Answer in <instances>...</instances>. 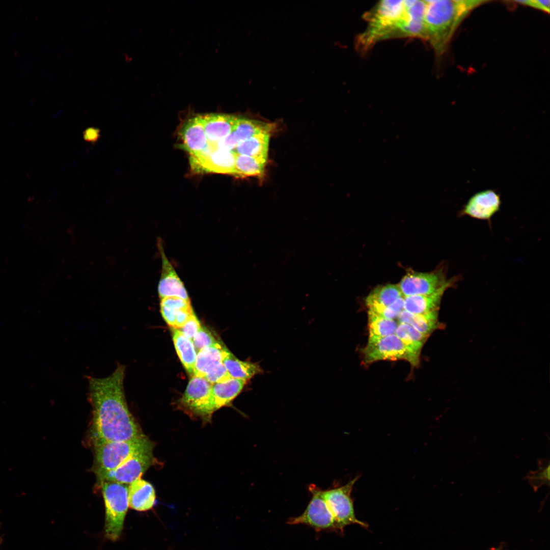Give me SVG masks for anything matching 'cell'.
<instances>
[{
    "label": "cell",
    "instance_id": "277c9868",
    "mask_svg": "<svg viewBox=\"0 0 550 550\" xmlns=\"http://www.w3.org/2000/svg\"><path fill=\"white\" fill-rule=\"evenodd\" d=\"M154 446L144 435L133 439L108 442L93 446V471L97 475L114 470L134 454Z\"/></svg>",
    "mask_w": 550,
    "mask_h": 550
},
{
    "label": "cell",
    "instance_id": "5bb4252c",
    "mask_svg": "<svg viewBox=\"0 0 550 550\" xmlns=\"http://www.w3.org/2000/svg\"><path fill=\"white\" fill-rule=\"evenodd\" d=\"M179 136L182 143L181 147L190 156L199 154L209 145L201 115L185 122L180 130Z\"/></svg>",
    "mask_w": 550,
    "mask_h": 550
},
{
    "label": "cell",
    "instance_id": "d4e9b609",
    "mask_svg": "<svg viewBox=\"0 0 550 550\" xmlns=\"http://www.w3.org/2000/svg\"><path fill=\"white\" fill-rule=\"evenodd\" d=\"M226 348L219 342L201 350L197 353L192 376L203 377L207 369L212 364L222 362Z\"/></svg>",
    "mask_w": 550,
    "mask_h": 550
},
{
    "label": "cell",
    "instance_id": "d6986e66",
    "mask_svg": "<svg viewBox=\"0 0 550 550\" xmlns=\"http://www.w3.org/2000/svg\"><path fill=\"white\" fill-rule=\"evenodd\" d=\"M246 382L244 380L231 378L225 382L212 384L210 396L213 412L231 404L240 393Z\"/></svg>",
    "mask_w": 550,
    "mask_h": 550
},
{
    "label": "cell",
    "instance_id": "1f68e13d",
    "mask_svg": "<svg viewBox=\"0 0 550 550\" xmlns=\"http://www.w3.org/2000/svg\"><path fill=\"white\" fill-rule=\"evenodd\" d=\"M192 341L197 353L202 349L217 342L211 333L202 326L194 336Z\"/></svg>",
    "mask_w": 550,
    "mask_h": 550
},
{
    "label": "cell",
    "instance_id": "ac0fdd59",
    "mask_svg": "<svg viewBox=\"0 0 550 550\" xmlns=\"http://www.w3.org/2000/svg\"><path fill=\"white\" fill-rule=\"evenodd\" d=\"M204 130L209 143L215 144L233 130L237 117L226 114L201 115Z\"/></svg>",
    "mask_w": 550,
    "mask_h": 550
},
{
    "label": "cell",
    "instance_id": "8fae6325",
    "mask_svg": "<svg viewBox=\"0 0 550 550\" xmlns=\"http://www.w3.org/2000/svg\"><path fill=\"white\" fill-rule=\"evenodd\" d=\"M236 154L217 149L213 144L202 152L190 156L191 169L196 173H214L234 174Z\"/></svg>",
    "mask_w": 550,
    "mask_h": 550
},
{
    "label": "cell",
    "instance_id": "7c38bea8",
    "mask_svg": "<svg viewBox=\"0 0 550 550\" xmlns=\"http://www.w3.org/2000/svg\"><path fill=\"white\" fill-rule=\"evenodd\" d=\"M445 266L430 272H410L405 275L398 284L404 297L433 293L446 285Z\"/></svg>",
    "mask_w": 550,
    "mask_h": 550
},
{
    "label": "cell",
    "instance_id": "30bf717a",
    "mask_svg": "<svg viewBox=\"0 0 550 550\" xmlns=\"http://www.w3.org/2000/svg\"><path fill=\"white\" fill-rule=\"evenodd\" d=\"M153 448L134 454L114 470L96 475L98 485L105 481L129 485L141 478L154 463Z\"/></svg>",
    "mask_w": 550,
    "mask_h": 550
},
{
    "label": "cell",
    "instance_id": "603a6c76",
    "mask_svg": "<svg viewBox=\"0 0 550 550\" xmlns=\"http://www.w3.org/2000/svg\"><path fill=\"white\" fill-rule=\"evenodd\" d=\"M172 330L178 355L186 370L193 376L197 355L193 341L185 337L179 329L172 328Z\"/></svg>",
    "mask_w": 550,
    "mask_h": 550
},
{
    "label": "cell",
    "instance_id": "74e56055",
    "mask_svg": "<svg viewBox=\"0 0 550 550\" xmlns=\"http://www.w3.org/2000/svg\"><path fill=\"white\" fill-rule=\"evenodd\" d=\"M549 465H548L544 470L530 476V480L533 482L538 483V484L541 483V484H546V482L549 483Z\"/></svg>",
    "mask_w": 550,
    "mask_h": 550
},
{
    "label": "cell",
    "instance_id": "52a82bcc",
    "mask_svg": "<svg viewBox=\"0 0 550 550\" xmlns=\"http://www.w3.org/2000/svg\"><path fill=\"white\" fill-rule=\"evenodd\" d=\"M212 384L204 377L192 376L179 400V406L192 419L203 423L211 422L213 411L210 391Z\"/></svg>",
    "mask_w": 550,
    "mask_h": 550
},
{
    "label": "cell",
    "instance_id": "f35d334b",
    "mask_svg": "<svg viewBox=\"0 0 550 550\" xmlns=\"http://www.w3.org/2000/svg\"><path fill=\"white\" fill-rule=\"evenodd\" d=\"M100 136V131L97 128L91 127L86 129L83 134L84 139L91 143L96 142Z\"/></svg>",
    "mask_w": 550,
    "mask_h": 550
},
{
    "label": "cell",
    "instance_id": "60d3db41",
    "mask_svg": "<svg viewBox=\"0 0 550 550\" xmlns=\"http://www.w3.org/2000/svg\"><path fill=\"white\" fill-rule=\"evenodd\" d=\"M72 49V47L70 44H65L63 50L65 54L69 55L71 52Z\"/></svg>",
    "mask_w": 550,
    "mask_h": 550
},
{
    "label": "cell",
    "instance_id": "e575fe53",
    "mask_svg": "<svg viewBox=\"0 0 550 550\" xmlns=\"http://www.w3.org/2000/svg\"><path fill=\"white\" fill-rule=\"evenodd\" d=\"M238 142L232 134V132L225 138L222 139L215 144H213L217 149L233 151Z\"/></svg>",
    "mask_w": 550,
    "mask_h": 550
},
{
    "label": "cell",
    "instance_id": "484cf974",
    "mask_svg": "<svg viewBox=\"0 0 550 550\" xmlns=\"http://www.w3.org/2000/svg\"><path fill=\"white\" fill-rule=\"evenodd\" d=\"M395 334L415 355L420 358L421 349L428 338L405 323L398 324Z\"/></svg>",
    "mask_w": 550,
    "mask_h": 550
},
{
    "label": "cell",
    "instance_id": "3957f363",
    "mask_svg": "<svg viewBox=\"0 0 550 550\" xmlns=\"http://www.w3.org/2000/svg\"><path fill=\"white\" fill-rule=\"evenodd\" d=\"M367 26L356 37L355 48L365 53L377 42L392 38H405L406 17L405 2H378L364 15Z\"/></svg>",
    "mask_w": 550,
    "mask_h": 550
},
{
    "label": "cell",
    "instance_id": "4fadbf2b",
    "mask_svg": "<svg viewBox=\"0 0 550 550\" xmlns=\"http://www.w3.org/2000/svg\"><path fill=\"white\" fill-rule=\"evenodd\" d=\"M500 195L493 189H487L473 195L459 211L458 216H468L479 220L490 222L500 210Z\"/></svg>",
    "mask_w": 550,
    "mask_h": 550
},
{
    "label": "cell",
    "instance_id": "836d02e7",
    "mask_svg": "<svg viewBox=\"0 0 550 550\" xmlns=\"http://www.w3.org/2000/svg\"><path fill=\"white\" fill-rule=\"evenodd\" d=\"M194 313H195L191 306L176 310V324L174 328L179 329L182 327Z\"/></svg>",
    "mask_w": 550,
    "mask_h": 550
},
{
    "label": "cell",
    "instance_id": "83f0119b",
    "mask_svg": "<svg viewBox=\"0 0 550 550\" xmlns=\"http://www.w3.org/2000/svg\"><path fill=\"white\" fill-rule=\"evenodd\" d=\"M368 341L395 334L398 325L395 320L387 319L368 311Z\"/></svg>",
    "mask_w": 550,
    "mask_h": 550
},
{
    "label": "cell",
    "instance_id": "4316f807",
    "mask_svg": "<svg viewBox=\"0 0 550 550\" xmlns=\"http://www.w3.org/2000/svg\"><path fill=\"white\" fill-rule=\"evenodd\" d=\"M272 128L269 123L237 117L232 134L238 143L261 132L270 133Z\"/></svg>",
    "mask_w": 550,
    "mask_h": 550
},
{
    "label": "cell",
    "instance_id": "9a60e30c",
    "mask_svg": "<svg viewBox=\"0 0 550 550\" xmlns=\"http://www.w3.org/2000/svg\"><path fill=\"white\" fill-rule=\"evenodd\" d=\"M158 246L162 260L161 274L158 286L160 298L177 297L189 300L183 282L167 258L160 242Z\"/></svg>",
    "mask_w": 550,
    "mask_h": 550
},
{
    "label": "cell",
    "instance_id": "44dd1931",
    "mask_svg": "<svg viewBox=\"0 0 550 550\" xmlns=\"http://www.w3.org/2000/svg\"><path fill=\"white\" fill-rule=\"evenodd\" d=\"M270 133L261 132L239 142L233 152L267 161Z\"/></svg>",
    "mask_w": 550,
    "mask_h": 550
},
{
    "label": "cell",
    "instance_id": "ffe728a7",
    "mask_svg": "<svg viewBox=\"0 0 550 550\" xmlns=\"http://www.w3.org/2000/svg\"><path fill=\"white\" fill-rule=\"evenodd\" d=\"M222 362L231 377L234 378L248 381L262 372L261 368L257 363L241 361L227 348L224 352Z\"/></svg>",
    "mask_w": 550,
    "mask_h": 550
},
{
    "label": "cell",
    "instance_id": "7a4b0ae2",
    "mask_svg": "<svg viewBox=\"0 0 550 550\" xmlns=\"http://www.w3.org/2000/svg\"><path fill=\"white\" fill-rule=\"evenodd\" d=\"M424 40L437 57L443 54L458 26L474 9L488 1H424Z\"/></svg>",
    "mask_w": 550,
    "mask_h": 550
},
{
    "label": "cell",
    "instance_id": "b9f144b4",
    "mask_svg": "<svg viewBox=\"0 0 550 550\" xmlns=\"http://www.w3.org/2000/svg\"><path fill=\"white\" fill-rule=\"evenodd\" d=\"M491 550H500V549L499 548H496V549H491Z\"/></svg>",
    "mask_w": 550,
    "mask_h": 550
},
{
    "label": "cell",
    "instance_id": "7402d4cb",
    "mask_svg": "<svg viewBox=\"0 0 550 550\" xmlns=\"http://www.w3.org/2000/svg\"><path fill=\"white\" fill-rule=\"evenodd\" d=\"M397 319L399 323L409 324L428 337L439 326L438 311L423 314H414L403 310Z\"/></svg>",
    "mask_w": 550,
    "mask_h": 550
},
{
    "label": "cell",
    "instance_id": "e0dca14e",
    "mask_svg": "<svg viewBox=\"0 0 550 550\" xmlns=\"http://www.w3.org/2000/svg\"><path fill=\"white\" fill-rule=\"evenodd\" d=\"M129 507L138 511L150 510L156 503V493L153 485L139 478L129 484Z\"/></svg>",
    "mask_w": 550,
    "mask_h": 550
},
{
    "label": "cell",
    "instance_id": "ab89813d",
    "mask_svg": "<svg viewBox=\"0 0 550 550\" xmlns=\"http://www.w3.org/2000/svg\"><path fill=\"white\" fill-rule=\"evenodd\" d=\"M97 23V19L94 16H90L87 18L82 23V24L87 27L92 28Z\"/></svg>",
    "mask_w": 550,
    "mask_h": 550
},
{
    "label": "cell",
    "instance_id": "ba28073f",
    "mask_svg": "<svg viewBox=\"0 0 550 550\" xmlns=\"http://www.w3.org/2000/svg\"><path fill=\"white\" fill-rule=\"evenodd\" d=\"M362 354L366 365L381 360H403L416 367L420 362V358L409 351L395 334L368 341Z\"/></svg>",
    "mask_w": 550,
    "mask_h": 550
},
{
    "label": "cell",
    "instance_id": "8992f818",
    "mask_svg": "<svg viewBox=\"0 0 550 550\" xmlns=\"http://www.w3.org/2000/svg\"><path fill=\"white\" fill-rule=\"evenodd\" d=\"M358 479L357 476L343 486L322 490V496L334 516L335 530L341 533L345 527L350 525L357 524L363 528L368 527L366 522L360 520L355 516L351 497L353 486Z\"/></svg>",
    "mask_w": 550,
    "mask_h": 550
},
{
    "label": "cell",
    "instance_id": "4dcf8cb0",
    "mask_svg": "<svg viewBox=\"0 0 550 550\" xmlns=\"http://www.w3.org/2000/svg\"><path fill=\"white\" fill-rule=\"evenodd\" d=\"M404 298L402 296L398 298L389 306L368 310V311L387 319L394 320L397 318L400 313L404 310Z\"/></svg>",
    "mask_w": 550,
    "mask_h": 550
},
{
    "label": "cell",
    "instance_id": "cb8c5ba5",
    "mask_svg": "<svg viewBox=\"0 0 550 550\" xmlns=\"http://www.w3.org/2000/svg\"><path fill=\"white\" fill-rule=\"evenodd\" d=\"M402 296L398 285L388 284L373 289L365 301L368 310H371L389 306Z\"/></svg>",
    "mask_w": 550,
    "mask_h": 550
},
{
    "label": "cell",
    "instance_id": "d590c367",
    "mask_svg": "<svg viewBox=\"0 0 550 550\" xmlns=\"http://www.w3.org/2000/svg\"><path fill=\"white\" fill-rule=\"evenodd\" d=\"M517 3L535 8L546 13L549 12L550 1L549 0H525L516 1Z\"/></svg>",
    "mask_w": 550,
    "mask_h": 550
},
{
    "label": "cell",
    "instance_id": "f1b7e54d",
    "mask_svg": "<svg viewBox=\"0 0 550 550\" xmlns=\"http://www.w3.org/2000/svg\"><path fill=\"white\" fill-rule=\"evenodd\" d=\"M267 161L236 154L233 175L238 177L259 176L264 175Z\"/></svg>",
    "mask_w": 550,
    "mask_h": 550
},
{
    "label": "cell",
    "instance_id": "8d00e7d4",
    "mask_svg": "<svg viewBox=\"0 0 550 550\" xmlns=\"http://www.w3.org/2000/svg\"><path fill=\"white\" fill-rule=\"evenodd\" d=\"M160 308L161 315L167 323L172 328H175L176 310L161 304H160Z\"/></svg>",
    "mask_w": 550,
    "mask_h": 550
},
{
    "label": "cell",
    "instance_id": "5b68a950",
    "mask_svg": "<svg viewBox=\"0 0 550 550\" xmlns=\"http://www.w3.org/2000/svg\"><path fill=\"white\" fill-rule=\"evenodd\" d=\"M105 510V536L112 541L120 538L128 504V484L105 481L100 483Z\"/></svg>",
    "mask_w": 550,
    "mask_h": 550
},
{
    "label": "cell",
    "instance_id": "2e32d148",
    "mask_svg": "<svg viewBox=\"0 0 550 550\" xmlns=\"http://www.w3.org/2000/svg\"><path fill=\"white\" fill-rule=\"evenodd\" d=\"M459 279V276L450 279L446 285L432 294L404 297V310L414 314H423L438 311L445 291L455 286Z\"/></svg>",
    "mask_w": 550,
    "mask_h": 550
},
{
    "label": "cell",
    "instance_id": "f546056e",
    "mask_svg": "<svg viewBox=\"0 0 550 550\" xmlns=\"http://www.w3.org/2000/svg\"><path fill=\"white\" fill-rule=\"evenodd\" d=\"M203 377L211 384L225 382L232 378L222 362L211 365Z\"/></svg>",
    "mask_w": 550,
    "mask_h": 550
},
{
    "label": "cell",
    "instance_id": "d6a6232c",
    "mask_svg": "<svg viewBox=\"0 0 550 550\" xmlns=\"http://www.w3.org/2000/svg\"><path fill=\"white\" fill-rule=\"evenodd\" d=\"M201 326L199 320L194 313L184 325L178 329L185 337L192 340Z\"/></svg>",
    "mask_w": 550,
    "mask_h": 550
},
{
    "label": "cell",
    "instance_id": "6da1fadb",
    "mask_svg": "<svg viewBox=\"0 0 550 550\" xmlns=\"http://www.w3.org/2000/svg\"><path fill=\"white\" fill-rule=\"evenodd\" d=\"M125 372L126 366L118 363L113 373L105 377H88L93 414L90 437L93 446L108 442L133 439L145 435L126 402L124 388Z\"/></svg>",
    "mask_w": 550,
    "mask_h": 550
},
{
    "label": "cell",
    "instance_id": "9c48e42d",
    "mask_svg": "<svg viewBox=\"0 0 550 550\" xmlns=\"http://www.w3.org/2000/svg\"><path fill=\"white\" fill-rule=\"evenodd\" d=\"M312 497L305 511L299 516L290 518L289 525H306L316 531L335 530L333 514L324 499L322 490L314 484L309 487Z\"/></svg>",
    "mask_w": 550,
    "mask_h": 550
}]
</instances>
